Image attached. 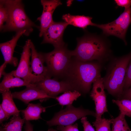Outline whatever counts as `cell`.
<instances>
[{
  "mask_svg": "<svg viewBox=\"0 0 131 131\" xmlns=\"http://www.w3.org/2000/svg\"><path fill=\"white\" fill-rule=\"evenodd\" d=\"M103 35L86 34L77 39L75 49L71 50L72 57L84 61H98L102 63L113 57L110 42Z\"/></svg>",
  "mask_w": 131,
  "mask_h": 131,
  "instance_id": "obj_1",
  "label": "cell"
},
{
  "mask_svg": "<svg viewBox=\"0 0 131 131\" xmlns=\"http://www.w3.org/2000/svg\"><path fill=\"white\" fill-rule=\"evenodd\" d=\"M103 64L96 61L84 62L72 57L62 80L71 84L80 93H88L91 84L101 76Z\"/></svg>",
  "mask_w": 131,
  "mask_h": 131,
  "instance_id": "obj_2",
  "label": "cell"
},
{
  "mask_svg": "<svg viewBox=\"0 0 131 131\" xmlns=\"http://www.w3.org/2000/svg\"><path fill=\"white\" fill-rule=\"evenodd\" d=\"M131 58V52L109 60L106 73L102 78L105 89L112 95L120 99L123 91L126 69Z\"/></svg>",
  "mask_w": 131,
  "mask_h": 131,
  "instance_id": "obj_3",
  "label": "cell"
},
{
  "mask_svg": "<svg viewBox=\"0 0 131 131\" xmlns=\"http://www.w3.org/2000/svg\"><path fill=\"white\" fill-rule=\"evenodd\" d=\"M7 10L8 20L4 25L3 32L25 30V36H29L33 28H40L28 17L25 11L21 0H2Z\"/></svg>",
  "mask_w": 131,
  "mask_h": 131,
  "instance_id": "obj_4",
  "label": "cell"
},
{
  "mask_svg": "<svg viewBox=\"0 0 131 131\" xmlns=\"http://www.w3.org/2000/svg\"><path fill=\"white\" fill-rule=\"evenodd\" d=\"M45 62L49 73L57 80L62 79L71 62V50L66 45L55 48L51 52L43 53Z\"/></svg>",
  "mask_w": 131,
  "mask_h": 131,
  "instance_id": "obj_5",
  "label": "cell"
},
{
  "mask_svg": "<svg viewBox=\"0 0 131 131\" xmlns=\"http://www.w3.org/2000/svg\"><path fill=\"white\" fill-rule=\"evenodd\" d=\"M131 24V8L125 9L124 11L116 19L104 24L94 23L93 26L101 29L105 36H113L122 40L127 45L126 36Z\"/></svg>",
  "mask_w": 131,
  "mask_h": 131,
  "instance_id": "obj_6",
  "label": "cell"
},
{
  "mask_svg": "<svg viewBox=\"0 0 131 131\" xmlns=\"http://www.w3.org/2000/svg\"><path fill=\"white\" fill-rule=\"evenodd\" d=\"M88 115L96 117L94 111L81 107H75L72 105L67 106L64 109L56 113L47 124L51 127L56 125L66 126L73 124L76 121Z\"/></svg>",
  "mask_w": 131,
  "mask_h": 131,
  "instance_id": "obj_7",
  "label": "cell"
},
{
  "mask_svg": "<svg viewBox=\"0 0 131 131\" xmlns=\"http://www.w3.org/2000/svg\"><path fill=\"white\" fill-rule=\"evenodd\" d=\"M30 47L31 60L30 63V75L31 83L35 84L48 78H51L45 62L42 53L38 52L33 42L31 41Z\"/></svg>",
  "mask_w": 131,
  "mask_h": 131,
  "instance_id": "obj_8",
  "label": "cell"
},
{
  "mask_svg": "<svg viewBox=\"0 0 131 131\" xmlns=\"http://www.w3.org/2000/svg\"><path fill=\"white\" fill-rule=\"evenodd\" d=\"M34 84L52 98H55L56 96L61 93L76 90L74 86L68 82L63 80L59 81L50 77Z\"/></svg>",
  "mask_w": 131,
  "mask_h": 131,
  "instance_id": "obj_9",
  "label": "cell"
},
{
  "mask_svg": "<svg viewBox=\"0 0 131 131\" xmlns=\"http://www.w3.org/2000/svg\"><path fill=\"white\" fill-rule=\"evenodd\" d=\"M105 89L102 77L100 76L93 82L90 94L95 103L96 119H100L104 113L108 112Z\"/></svg>",
  "mask_w": 131,
  "mask_h": 131,
  "instance_id": "obj_10",
  "label": "cell"
},
{
  "mask_svg": "<svg viewBox=\"0 0 131 131\" xmlns=\"http://www.w3.org/2000/svg\"><path fill=\"white\" fill-rule=\"evenodd\" d=\"M68 25L65 21H54L44 32L41 44H51L55 48L65 45V44L63 40V36L65 30Z\"/></svg>",
  "mask_w": 131,
  "mask_h": 131,
  "instance_id": "obj_11",
  "label": "cell"
},
{
  "mask_svg": "<svg viewBox=\"0 0 131 131\" xmlns=\"http://www.w3.org/2000/svg\"><path fill=\"white\" fill-rule=\"evenodd\" d=\"M31 40H27L23 47L21 58L16 69L13 70L14 75L15 77L22 78L29 83H31L30 75L31 62L30 57L31 53L30 47ZM32 84V83H31Z\"/></svg>",
  "mask_w": 131,
  "mask_h": 131,
  "instance_id": "obj_12",
  "label": "cell"
},
{
  "mask_svg": "<svg viewBox=\"0 0 131 131\" xmlns=\"http://www.w3.org/2000/svg\"><path fill=\"white\" fill-rule=\"evenodd\" d=\"M41 3L43 7V10L41 16L37 20L40 22L39 36L41 37L49 26L54 21L52 15L56 8L62 4L59 0H41Z\"/></svg>",
  "mask_w": 131,
  "mask_h": 131,
  "instance_id": "obj_13",
  "label": "cell"
},
{
  "mask_svg": "<svg viewBox=\"0 0 131 131\" xmlns=\"http://www.w3.org/2000/svg\"><path fill=\"white\" fill-rule=\"evenodd\" d=\"M13 98L19 99L26 104L32 101L39 99L44 100L52 98L34 84L26 87L24 90L12 93Z\"/></svg>",
  "mask_w": 131,
  "mask_h": 131,
  "instance_id": "obj_14",
  "label": "cell"
},
{
  "mask_svg": "<svg viewBox=\"0 0 131 131\" xmlns=\"http://www.w3.org/2000/svg\"><path fill=\"white\" fill-rule=\"evenodd\" d=\"M26 31H20L16 32L15 36L10 40L0 44V49L4 57V62L7 64L16 67L18 63V59L13 57V53L17 41L23 34L25 35Z\"/></svg>",
  "mask_w": 131,
  "mask_h": 131,
  "instance_id": "obj_15",
  "label": "cell"
},
{
  "mask_svg": "<svg viewBox=\"0 0 131 131\" xmlns=\"http://www.w3.org/2000/svg\"><path fill=\"white\" fill-rule=\"evenodd\" d=\"M3 79L0 84V91L1 93L9 89L16 87L25 86L26 87L33 85L34 84L29 83L20 78L14 76L13 71L3 75Z\"/></svg>",
  "mask_w": 131,
  "mask_h": 131,
  "instance_id": "obj_16",
  "label": "cell"
},
{
  "mask_svg": "<svg viewBox=\"0 0 131 131\" xmlns=\"http://www.w3.org/2000/svg\"><path fill=\"white\" fill-rule=\"evenodd\" d=\"M92 17L84 15H73L70 14L63 15L62 19L68 25L79 27L84 29L89 25L93 26L94 23L92 22Z\"/></svg>",
  "mask_w": 131,
  "mask_h": 131,
  "instance_id": "obj_17",
  "label": "cell"
},
{
  "mask_svg": "<svg viewBox=\"0 0 131 131\" xmlns=\"http://www.w3.org/2000/svg\"><path fill=\"white\" fill-rule=\"evenodd\" d=\"M1 93L2 100L0 105L7 114L9 116L19 115L20 111L16 107L13 101L12 93L9 90L5 91Z\"/></svg>",
  "mask_w": 131,
  "mask_h": 131,
  "instance_id": "obj_18",
  "label": "cell"
},
{
  "mask_svg": "<svg viewBox=\"0 0 131 131\" xmlns=\"http://www.w3.org/2000/svg\"><path fill=\"white\" fill-rule=\"evenodd\" d=\"M46 108L40 103H29L25 109L20 111L24 114L25 120H36L41 118V113L45 112Z\"/></svg>",
  "mask_w": 131,
  "mask_h": 131,
  "instance_id": "obj_19",
  "label": "cell"
},
{
  "mask_svg": "<svg viewBox=\"0 0 131 131\" xmlns=\"http://www.w3.org/2000/svg\"><path fill=\"white\" fill-rule=\"evenodd\" d=\"M81 95V93L77 90L69 91L56 97L55 99L61 105L68 106L72 105L73 102L76 100Z\"/></svg>",
  "mask_w": 131,
  "mask_h": 131,
  "instance_id": "obj_20",
  "label": "cell"
},
{
  "mask_svg": "<svg viewBox=\"0 0 131 131\" xmlns=\"http://www.w3.org/2000/svg\"><path fill=\"white\" fill-rule=\"evenodd\" d=\"M25 122V120L21 118L19 114L13 115L10 121L3 126V131H22Z\"/></svg>",
  "mask_w": 131,
  "mask_h": 131,
  "instance_id": "obj_21",
  "label": "cell"
},
{
  "mask_svg": "<svg viewBox=\"0 0 131 131\" xmlns=\"http://www.w3.org/2000/svg\"><path fill=\"white\" fill-rule=\"evenodd\" d=\"M111 131H131L125 118V116L120 114L113 119Z\"/></svg>",
  "mask_w": 131,
  "mask_h": 131,
  "instance_id": "obj_22",
  "label": "cell"
},
{
  "mask_svg": "<svg viewBox=\"0 0 131 131\" xmlns=\"http://www.w3.org/2000/svg\"><path fill=\"white\" fill-rule=\"evenodd\" d=\"M112 102L118 106L120 114L131 117V99L125 98L113 99Z\"/></svg>",
  "mask_w": 131,
  "mask_h": 131,
  "instance_id": "obj_23",
  "label": "cell"
},
{
  "mask_svg": "<svg viewBox=\"0 0 131 131\" xmlns=\"http://www.w3.org/2000/svg\"><path fill=\"white\" fill-rule=\"evenodd\" d=\"M113 119H107L101 118L93 122L95 127L96 131H111L110 125L112 124Z\"/></svg>",
  "mask_w": 131,
  "mask_h": 131,
  "instance_id": "obj_24",
  "label": "cell"
},
{
  "mask_svg": "<svg viewBox=\"0 0 131 131\" xmlns=\"http://www.w3.org/2000/svg\"><path fill=\"white\" fill-rule=\"evenodd\" d=\"M8 18V14L7 9L2 0L0 1V30H2L5 23H6Z\"/></svg>",
  "mask_w": 131,
  "mask_h": 131,
  "instance_id": "obj_25",
  "label": "cell"
},
{
  "mask_svg": "<svg viewBox=\"0 0 131 131\" xmlns=\"http://www.w3.org/2000/svg\"><path fill=\"white\" fill-rule=\"evenodd\" d=\"M131 87V58L127 67L125 77L123 90H126Z\"/></svg>",
  "mask_w": 131,
  "mask_h": 131,
  "instance_id": "obj_26",
  "label": "cell"
},
{
  "mask_svg": "<svg viewBox=\"0 0 131 131\" xmlns=\"http://www.w3.org/2000/svg\"><path fill=\"white\" fill-rule=\"evenodd\" d=\"M77 123L66 126L58 125L57 129L60 131H79Z\"/></svg>",
  "mask_w": 131,
  "mask_h": 131,
  "instance_id": "obj_27",
  "label": "cell"
},
{
  "mask_svg": "<svg viewBox=\"0 0 131 131\" xmlns=\"http://www.w3.org/2000/svg\"><path fill=\"white\" fill-rule=\"evenodd\" d=\"M81 122L84 131H95L92 125L88 121L86 116L81 118Z\"/></svg>",
  "mask_w": 131,
  "mask_h": 131,
  "instance_id": "obj_28",
  "label": "cell"
},
{
  "mask_svg": "<svg viewBox=\"0 0 131 131\" xmlns=\"http://www.w3.org/2000/svg\"><path fill=\"white\" fill-rule=\"evenodd\" d=\"M114 1L118 7H124L125 9L131 7V0H115Z\"/></svg>",
  "mask_w": 131,
  "mask_h": 131,
  "instance_id": "obj_29",
  "label": "cell"
},
{
  "mask_svg": "<svg viewBox=\"0 0 131 131\" xmlns=\"http://www.w3.org/2000/svg\"><path fill=\"white\" fill-rule=\"evenodd\" d=\"M9 116L3 110L0 105V123H2L3 122L7 120Z\"/></svg>",
  "mask_w": 131,
  "mask_h": 131,
  "instance_id": "obj_30",
  "label": "cell"
},
{
  "mask_svg": "<svg viewBox=\"0 0 131 131\" xmlns=\"http://www.w3.org/2000/svg\"><path fill=\"white\" fill-rule=\"evenodd\" d=\"M120 98V99L125 98L131 99V87L123 91Z\"/></svg>",
  "mask_w": 131,
  "mask_h": 131,
  "instance_id": "obj_31",
  "label": "cell"
},
{
  "mask_svg": "<svg viewBox=\"0 0 131 131\" xmlns=\"http://www.w3.org/2000/svg\"><path fill=\"white\" fill-rule=\"evenodd\" d=\"M25 131H33V126L29 121L25 120Z\"/></svg>",
  "mask_w": 131,
  "mask_h": 131,
  "instance_id": "obj_32",
  "label": "cell"
},
{
  "mask_svg": "<svg viewBox=\"0 0 131 131\" xmlns=\"http://www.w3.org/2000/svg\"><path fill=\"white\" fill-rule=\"evenodd\" d=\"M7 64L4 62L0 67V78L2 77L5 73L4 70Z\"/></svg>",
  "mask_w": 131,
  "mask_h": 131,
  "instance_id": "obj_33",
  "label": "cell"
},
{
  "mask_svg": "<svg viewBox=\"0 0 131 131\" xmlns=\"http://www.w3.org/2000/svg\"><path fill=\"white\" fill-rule=\"evenodd\" d=\"M48 131H57L56 130L53 129L52 128L49 129L48 130Z\"/></svg>",
  "mask_w": 131,
  "mask_h": 131,
  "instance_id": "obj_34",
  "label": "cell"
},
{
  "mask_svg": "<svg viewBox=\"0 0 131 131\" xmlns=\"http://www.w3.org/2000/svg\"><path fill=\"white\" fill-rule=\"evenodd\" d=\"M0 131H3L2 128L0 127Z\"/></svg>",
  "mask_w": 131,
  "mask_h": 131,
  "instance_id": "obj_35",
  "label": "cell"
}]
</instances>
